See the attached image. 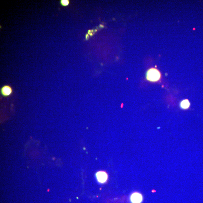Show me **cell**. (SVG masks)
<instances>
[{
    "label": "cell",
    "instance_id": "6da1fadb",
    "mask_svg": "<svg viewBox=\"0 0 203 203\" xmlns=\"http://www.w3.org/2000/svg\"><path fill=\"white\" fill-rule=\"evenodd\" d=\"M160 71L156 68H152L147 71L146 78L147 80L152 82H156L161 78Z\"/></svg>",
    "mask_w": 203,
    "mask_h": 203
},
{
    "label": "cell",
    "instance_id": "7a4b0ae2",
    "mask_svg": "<svg viewBox=\"0 0 203 203\" xmlns=\"http://www.w3.org/2000/svg\"><path fill=\"white\" fill-rule=\"evenodd\" d=\"M98 182L100 183H104L107 182L108 179V175L107 173L104 171H99L96 174Z\"/></svg>",
    "mask_w": 203,
    "mask_h": 203
},
{
    "label": "cell",
    "instance_id": "3957f363",
    "mask_svg": "<svg viewBox=\"0 0 203 203\" xmlns=\"http://www.w3.org/2000/svg\"><path fill=\"white\" fill-rule=\"evenodd\" d=\"M130 199L132 203H141L143 201V197L141 193L134 192L131 194Z\"/></svg>",
    "mask_w": 203,
    "mask_h": 203
},
{
    "label": "cell",
    "instance_id": "277c9868",
    "mask_svg": "<svg viewBox=\"0 0 203 203\" xmlns=\"http://www.w3.org/2000/svg\"><path fill=\"white\" fill-rule=\"evenodd\" d=\"M11 87L9 86H5L1 89V93L5 96L10 95L12 93Z\"/></svg>",
    "mask_w": 203,
    "mask_h": 203
},
{
    "label": "cell",
    "instance_id": "5b68a950",
    "mask_svg": "<svg viewBox=\"0 0 203 203\" xmlns=\"http://www.w3.org/2000/svg\"><path fill=\"white\" fill-rule=\"evenodd\" d=\"M190 102L188 99H184L182 100L180 105L181 108L184 109H188L190 107Z\"/></svg>",
    "mask_w": 203,
    "mask_h": 203
},
{
    "label": "cell",
    "instance_id": "8992f818",
    "mask_svg": "<svg viewBox=\"0 0 203 203\" xmlns=\"http://www.w3.org/2000/svg\"><path fill=\"white\" fill-rule=\"evenodd\" d=\"M60 4L63 6H68L69 4V0H61Z\"/></svg>",
    "mask_w": 203,
    "mask_h": 203
},
{
    "label": "cell",
    "instance_id": "52a82bcc",
    "mask_svg": "<svg viewBox=\"0 0 203 203\" xmlns=\"http://www.w3.org/2000/svg\"><path fill=\"white\" fill-rule=\"evenodd\" d=\"M86 39H88V35H86Z\"/></svg>",
    "mask_w": 203,
    "mask_h": 203
}]
</instances>
